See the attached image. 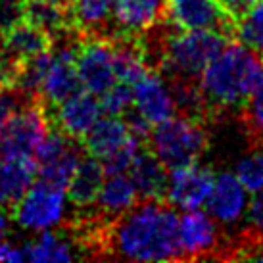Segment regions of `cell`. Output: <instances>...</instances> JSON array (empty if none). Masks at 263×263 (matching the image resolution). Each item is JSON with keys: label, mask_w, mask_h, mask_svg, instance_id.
<instances>
[{"label": "cell", "mask_w": 263, "mask_h": 263, "mask_svg": "<svg viewBox=\"0 0 263 263\" xmlns=\"http://www.w3.org/2000/svg\"><path fill=\"white\" fill-rule=\"evenodd\" d=\"M106 259L183 261L179 217L167 200H140L106 231Z\"/></svg>", "instance_id": "6da1fadb"}, {"label": "cell", "mask_w": 263, "mask_h": 263, "mask_svg": "<svg viewBox=\"0 0 263 263\" xmlns=\"http://www.w3.org/2000/svg\"><path fill=\"white\" fill-rule=\"evenodd\" d=\"M263 81V60L242 44L229 43L205 66L200 88L205 98L208 116L238 110Z\"/></svg>", "instance_id": "7a4b0ae2"}, {"label": "cell", "mask_w": 263, "mask_h": 263, "mask_svg": "<svg viewBox=\"0 0 263 263\" xmlns=\"http://www.w3.org/2000/svg\"><path fill=\"white\" fill-rule=\"evenodd\" d=\"M148 146L167 167V171L198 163V160L210 148L205 119L181 114L169 117L150 131Z\"/></svg>", "instance_id": "3957f363"}, {"label": "cell", "mask_w": 263, "mask_h": 263, "mask_svg": "<svg viewBox=\"0 0 263 263\" xmlns=\"http://www.w3.org/2000/svg\"><path fill=\"white\" fill-rule=\"evenodd\" d=\"M67 189L39 179L25 190L17 204L10 210L12 217L25 231L41 233L62 223L66 213Z\"/></svg>", "instance_id": "277c9868"}, {"label": "cell", "mask_w": 263, "mask_h": 263, "mask_svg": "<svg viewBox=\"0 0 263 263\" xmlns=\"http://www.w3.org/2000/svg\"><path fill=\"white\" fill-rule=\"evenodd\" d=\"M50 127L43 102L17 110L0 127V158H35L39 144Z\"/></svg>", "instance_id": "5b68a950"}, {"label": "cell", "mask_w": 263, "mask_h": 263, "mask_svg": "<svg viewBox=\"0 0 263 263\" xmlns=\"http://www.w3.org/2000/svg\"><path fill=\"white\" fill-rule=\"evenodd\" d=\"M83 154H85V146L81 140L71 139L66 133L50 127L48 135L41 140L35 152L39 179L67 189Z\"/></svg>", "instance_id": "8992f818"}, {"label": "cell", "mask_w": 263, "mask_h": 263, "mask_svg": "<svg viewBox=\"0 0 263 263\" xmlns=\"http://www.w3.org/2000/svg\"><path fill=\"white\" fill-rule=\"evenodd\" d=\"M75 67L81 87L102 96L117 81L114 67V43L110 37H85L75 50Z\"/></svg>", "instance_id": "52a82bcc"}, {"label": "cell", "mask_w": 263, "mask_h": 263, "mask_svg": "<svg viewBox=\"0 0 263 263\" xmlns=\"http://www.w3.org/2000/svg\"><path fill=\"white\" fill-rule=\"evenodd\" d=\"M163 20L179 29L215 31L234 39V22L217 0H165Z\"/></svg>", "instance_id": "ba28073f"}, {"label": "cell", "mask_w": 263, "mask_h": 263, "mask_svg": "<svg viewBox=\"0 0 263 263\" xmlns=\"http://www.w3.org/2000/svg\"><path fill=\"white\" fill-rule=\"evenodd\" d=\"M44 110L54 129L77 140L83 139L104 114L100 96L92 95L85 88H79L56 106H44Z\"/></svg>", "instance_id": "9c48e42d"}, {"label": "cell", "mask_w": 263, "mask_h": 263, "mask_svg": "<svg viewBox=\"0 0 263 263\" xmlns=\"http://www.w3.org/2000/svg\"><path fill=\"white\" fill-rule=\"evenodd\" d=\"M179 238L184 261L219 259L223 240L217 219L200 210H189L179 219Z\"/></svg>", "instance_id": "30bf717a"}, {"label": "cell", "mask_w": 263, "mask_h": 263, "mask_svg": "<svg viewBox=\"0 0 263 263\" xmlns=\"http://www.w3.org/2000/svg\"><path fill=\"white\" fill-rule=\"evenodd\" d=\"M215 175L210 167H202L198 163L173 169L169 175L167 200L171 205L181 210H198L208 202L212 194Z\"/></svg>", "instance_id": "8fae6325"}, {"label": "cell", "mask_w": 263, "mask_h": 263, "mask_svg": "<svg viewBox=\"0 0 263 263\" xmlns=\"http://www.w3.org/2000/svg\"><path fill=\"white\" fill-rule=\"evenodd\" d=\"M133 108L156 127L169 117L177 116V104L167 81L158 71H148L133 85Z\"/></svg>", "instance_id": "7c38bea8"}, {"label": "cell", "mask_w": 263, "mask_h": 263, "mask_svg": "<svg viewBox=\"0 0 263 263\" xmlns=\"http://www.w3.org/2000/svg\"><path fill=\"white\" fill-rule=\"evenodd\" d=\"M79 46V44H77ZM77 46H60L52 48L54 58L48 67V73L41 87V102L44 106H56L67 96L77 92L81 87L79 73L75 67V50Z\"/></svg>", "instance_id": "4fadbf2b"}, {"label": "cell", "mask_w": 263, "mask_h": 263, "mask_svg": "<svg viewBox=\"0 0 263 263\" xmlns=\"http://www.w3.org/2000/svg\"><path fill=\"white\" fill-rule=\"evenodd\" d=\"M116 0H71L67 4V20L83 37H110L117 35L114 20Z\"/></svg>", "instance_id": "5bb4252c"}, {"label": "cell", "mask_w": 263, "mask_h": 263, "mask_svg": "<svg viewBox=\"0 0 263 263\" xmlns=\"http://www.w3.org/2000/svg\"><path fill=\"white\" fill-rule=\"evenodd\" d=\"M133 137L137 135H133L123 117L106 116L92 125V129L81 139V142L85 146V152L98 158L100 161H106L123 146H127Z\"/></svg>", "instance_id": "9a60e30c"}, {"label": "cell", "mask_w": 263, "mask_h": 263, "mask_svg": "<svg viewBox=\"0 0 263 263\" xmlns=\"http://www.w3.org/2000/svg\"><path fill=\"white\" fill-rule=\"evenodd\" d=\"M248 190L242 186L238 177L233 173H221L215 177L212 194L208 198V210L219 223L231 225L242 217L248 205Z\"/></svg>", "instance_id": "2e32d148"}, {"label": "cell", "mask_w": 263, "mask_h": 263, "mask_svg": "<svg viewBox=\"0 0 263 263\" xmlns=\"http://www.w3.org/2000/svg\"><path fill=\"white\" fill-rule=\"evenodd\" d=\"M129 175L133 177L142 200H165L169 186L167 167L158 160L148 144H144L135 156Z\"/></svg>", "instance_id": "e0dca14e"}, {"label": "cell", "mask_w": 263, "mask_h": 263, "mask_svg": "<svg viewBox=\"0 0 263 263\" xmlns=\"http://www.w3.org/2000/svg\"><path fill=\"white\" fill-rule=\"evenodd\" d=\"M163 10L165 0H116L114 20L117 35L139 37L142 31L163 20Z\"/></svg>", "instance_id": "ac0fdd59"}, {"label": "cell", "mask_w": 263, "mask_h": 263, "mask_svg": "<svg viewBox=\"0 0 263 263\" xmlns=\"http://www.w3.org/2000/svg\"><path fill=\"white\" fill-rule=\"evenodd\" d=\"M139 189L133 181V177L127 173H111L106 175L104 184L98 198L95 202V210L106 219H117L119 215L129 212L133 205L139 202Z\"/></svg>", "instance_id": "d6986e66"}, {"label": "cell", "mask_w": 263, "mask_h": 263, "mask_svg": "<svg viewBox=\"0 0 263 263\" xmlns=\"http://www.w3.org/2000/svg\"><path fill=\"white\" fill-rule=\"evenodd\" d=\"M37 175L35 158H0V205L12 210Z\"/></svg>", "instance_id": "ffe728a7"}, {"label": "cell", "mask_w": 263, "mask_h": 263, "mask_svg": "<svg viewBox=\"0 0 263 263\" xmlns=\"http://www.w3.org/2000/svg\"><path fill=\"white\" fill-rule=\"evenodd\" d=\"M104 179H106V171H104L102 161L90 154L83 156L67 184V198L75 210H85L95 205Z\"/></svg>", "instance_id": "44dd1931"}, {"label": "cell", "mask_w": 263, "mask_h": 263, "mask_svg": "<svg viewBox=\"0 0 263 263\" xmlns=\"http://www.w3.org/2000/svg\"><path fill=\"white\" fill-rule=\"evenodd\" d=\"M0 41L4 44L12 56H14L20 64L25 60L39 56L46 50H52V37L39 25L22 20V22L14 23L12 27L0 33Z\"/></svg>", "instance_id": "7402d4cb"}, {"label": "cell", "mask_w": 263, "mask_h": 263, "mask_svg": "<svg viewBox=\"0 0 263 263\" xmlns=\"http://www.w3.org/2000/svg\"><path fill=\"white\" fill-rule=\"evenodd\" d=\"M25 256L29 261L35 263L73 261L79 257V252L67 233L41 231L35 240L25 244Z\"/></svg>", "instance_id": "603a6c76"}, {"label": "cell", "mask_w": 263, "mask_h": 263, "mask_svg": "<svg viewBox=\"0 0 263 263\" xmlns=\"http://www.w3.org/2000/svg\"><path fill=\"white\" fill-rule=\"evenodd\" d=\"M234 39L263 60V0L234 25Z\"/></svg>", "instance_id": "cb8c5ba5"}, {"label": "cell", "mask_w": 263, "mask_h": 263, "mask_svg": "<svg viewBox=\"0 0 263 263\" xmlns=\"http://www.w3.org/2000/svg\"><path fill=\"white\" fill-rule=\"evenodd\" d=\"M240 123L250 142L256 148H263V81L240 108Z\"/></svg>", "instance_id": "d4e9b609"}, {"label": "cell", "mask_w": 263, "mask_h": 263, "mask_svg": "<svg viewBox=\"0 0 263 263\" xmlns=\"http://www.w3.org/2000/svg\"><path fill=\"white\" fill-rule=\"evenodd\" d=\"M236 177L248 192L263 190V148H256L252 154L244 156L236 165Z\"/></svg>", "instance_id": "484cf974"}, {"label": "cell", "mask_w": 263, "mask_h": 263, "mask_svg": "<svg viewBox=\"0 0 263 263\" xmlns=\"http://www.w3.org/2000/svg\"><path fill=\"white\" fill-rule=\"evenodd\" d=\"M100 104L106 116H123L133 106V85L125 81H116L100 96Z\"/></svg>", "instance_id": "4316f807"}, {"label": "cell", "mask_w": 263, "mask_h": 263, "mask_svg": "<svg viewBox=\"0 0 263 263\" xmlns=\"http://www.w3.org/2000/svg\"><path fill=\"white\" fill-rule=\"evenodd\" d=\"M25 20V0H0V33Z\"/></svg>", "instance_id": "83f0119b"}, {"label": "cell", "mask_w": 263, "mask_h": 263, "mask_svg": "<svg viewBox=\"0 0 263 263\" xmlns=\"http://www.w3.org/2000/svg\"><path fill=\"white\" fill-rule=\"evenodd\" d=\"M248 229L263 240V190L256 192L248 208Z\"/></svg>", "instance_id": "f1b7e54d"}, {"label": "cell", "mask_w": 263, "mask_h": 263, "mask_svg": "<svg viewBox=\"0 0 263 263\" xmlns=\"http://www.w3.org/2000/svg\"><path fill=\"white\" fill-rule=\"evenodd\" d=\"M221 8L225 10V14L231 17L236 25V22H240L246 14H250L259 0H217Z\"/></svg>", "instance_id": "f546056e"}, {"label": "cell", "mask_w": 263, "mask_h": 263, "mask_svg": "<svg viewBox=\"0 0 263 263\" xmlns=\"http://www.w3.org/2000/svg\"><path fill=\"white\" fill-rule=\"evenodd\" d=\"M25 259H27L25 246L15 244L12 240L0 242V263H22Z\"/></svg>", "instance_id": "4dcf8cb0"}, {"label": "cell", "mask_w": 263, "mask_h": 263, "mask_svg": "<svg viewBox=\"0 0 263 263\" xmlns=\"http://www.w3.org/2000/svg\"><path fill=\"white\" fill-rule=\"evenodd\" d=\"M8 227H10V219H8V212L6 208L0 205V242L6 238L8 234Z\"/></svg>", "instance_id": "1f68e13d"}, {"label": "cell", "mask_w": 263, "mask_h": 263, "mask_svg": "<svg viewBox=\"0 0 263 263\" xmlns=\"http://www.w3.org/2000/svg\"><path fill=\"white\" fill-rule=\"evenodd\" d=\"M43 2H50V4H56V6H64V8H67V4H69L71 0H43Z\"/></svg>", "instance_id": "d6a6232c"}]
</instances>
